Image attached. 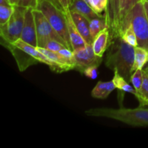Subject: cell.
<instances>
[{"mask_svg": "<svg viewBox=\"0 0 148 148\" xmlns=\"http://www.w3.org/2000/svg\"><path fill=\"white\" fill-rule=\"evenodd\" d=\"M134 62V47L126 43L120 36L110 41L105 60L106 66L117 70L127 80L130 81Z\"/></svg>", "mask_w": 148, "mask_h": 148, "instance_id": "obj_1", "label": "cell"}, {"mask_svg": "<svg viewBox=\"0 0 148 148\" xmlns=\"http://www.w3.org/2000/svg\"><path fill=\"white\" fill-rule=\"evenodd\" d=\"M85 113L89 116L112 119L133 127L148 126V108L140 106L136 108H120L118 109L95 108H90Z\"/></svg>", "mask_w": 148, "mask_h": 148, "instance_id": "obj_2", "label": "cell"}, {"mask_svg": "<svg viewBox=\"0 0 148 148\" xmlns=\"http://www.w3.org/2000/svg\"><path fill=\"white\" fill-rule=\"evenodd\" d=\"M36 9L44 14L52 27L64 39L68 49L72 50L68 31L67 18L64 10L49 0H39Z\"/></svg>", "mask_w": 148, "mask_h": 148, "instance_id": "obj_3", "label": "cell"}, {"mask_svg": "<svg viewBox=\"0 0 148 148\" xmlns=\"http://www.w3.org/2000/svg\"><path fill=\"white\" fill-rule=\"evenodd\" d=\"M129 24L132 25L137 36V46L148 50V20L143 0L135 4L122 22L120 27V33Z\"/></svg>", "mask_w": 148, "mask_h": 148, "instance_id": "obj_4", "label": "cell"}, {"mask_svg": "<svg viewBox=\"0 0 148 148\" xmlns=\"http://www.w3.org/2000/svg\"><path fill=\"white\" fill-rule=\"evenodd\" d=\"M27 8L19 5H14V12L9 21L6 24L0 25L1 42L13 43L20 39Z\"/></svg>", "mask_w": 148, "mask_h": 148, "instance_id": "obj_5", "label": "cell"}, {"mask_svg": "<svg viewBox=\"0 0 148 148\" xmlns=\"http://www.w3.org/2000/svg\"><path fill=\"white\" fill-rule=\"evenodd\" d=\"M35 20L36 24L38 38L37 47L43 48L45 43L49 40H55L64 45L66 48V43L64 39L59 35V33L52 27L51 23L47 20L44 14L38 9H33Z\"/></svg>", "mask_w": 148, "mask_h": 148, "instance_id": "obj_6", "label": "cell"}, {"mask_svg": "<svg viewBox=\"0 0 148 148\" xmlns=\"http://www.w3.org/2000/svg\"><path fill=\"white\" fill-rule=\"evenodd\" d=\"M75 60V69L83 72L85 68L92 65L99 66L103 59L94 53L92 44H87L84 47L73 51Z\"/></svg>", "mask_w": 148, "mask_h": 148, "instance_id": "obj_7", "label": "cell"}, {"mask_svg": "<svg viewBox=\"0 0 148 148\" xmlns=\"http://www.w3.org/2000/svg\"><path fill=\"white\" fill-rule=\"evenodd\" d=\"M13 44L14 46H17L20 49H23V51L27 53L28 54H30L32 57L34 58L35 59L38 61V62L40 63H43L45 64L48 65V66L50 67V69H51L53 72H56L57 73H61V72H66V71L72 70L69 67L65 66H62V65L58 64L55 63L53 61L51 60L49 57L46 56V55L43 54L42 52H40L38 49H37V47L36 46H31V45L28 44V43H25L23 40H22L21 39H18L17 40H16L14 43H13Z\"/></svg>", "mask_w": 148, "mask_h": 148, "instance_id": "obj_8", "label": "cell"}, {"mask_svg": "<svg viewBox=\"0 0 148 148\" xmlns=\"http://www.w3.org/2000/svg\"><path fill=\"white\" fill-rule=\"evenodd\" d=\"M105 18L110 31V41L120 36L119 0H108Z\"/></svg>", "mask_w": 148, "mask_h": 148, "instance_id": "obj_9", "label": "cell"}, {"mask_svg": "<svg viewBox=\"0 0 148 148\" xmlns=\"http://www.w3.org/2000/svg\"><path fill=\"white\" fill-rule=\"evenodd\" d=\"M20 39L31 46H38L37 30L35 20L33 8L27 7L25 14L23 28Z\"/></svg>", "mask_w": 148, "mask_h": 148, "instance_id": "obj_10", "label": "cell"}, {"mask_svg": "<svg viewBox=\"0 0 148 148\" xmlns=\"http://www.w3.org/2000/svg\"><path fill=\"white\" fill-rule=\"evenodd\" d=\"M1 43L2 46L7 48L11 52L17 62V64L20 72L26 70L29 66L36 64L38 62L36 59L32 57L30 54L26 53L23 49L14 46L13 43H7V42H1Z\"/></svg>", "mask_w": 148, "mask_h": 148, "instance_id": "obj_11", "label": "cell"}, {"mask_svg": "<svg viewBox=\"0 0 148 148\" xmlns=\"http://www.w3.org/2000/svg\"><path fill=\"white\" fill-rule=\"evenodd\" d=\"M70 11V10H69ZM71 17L77 29L82 36L87 44H92L93 39L90 30V20L82 14L75 11H70Z\"/></svg>", "mask_w": 148, "mask_h": 148, "instance_id": "obj_12", "label": "cell"}, {"mask_svg": "<svg viewBox=\"0 0 148 148\" xmlns=\"http://www.w3.org/2000/svg\"><path fill=\"white\" fill-rule=\"evenodd\" d=\"M66 13V18H67V25H68V31H69V39H70L71 46H72V51L75 50L79 48L84 47L87 45L86 41L85 39L82 38L80 33L77 29L73 20H72V17H71L70 11L66 10L65 11Z\"/></svg>", "mask_w": 148, "mask_h": 148, "instance_id": "obj_13", "label": "cell"}, {"mask_svg": "<svg viewBox=\"0 0 148 148\" xmlns=\"http://www.w3.org/2000/svg\"><path fill=\"white\" fill-rule=\"evenodd\" d=\"M110 44V31L108 27L103 30L95 38L92 42L94 53L99 57L103 58L104 53L108 49Z\"/></svg>", "mask_w": 148, "mask_h": 148, "instance_id": "obj_14", "label": "cell"}, {"mask_svg": "<svg viewBox=\"0 0 148 148\" xmlns=\"http://www.w3.org/2000/svg\"><path fill=\"white\" fill-rule=\"evenodd\" d=\"M69 10L77 12L82 14L89 20H91L95 17H102V16L98 15L92 10L90 5L88 2H86L85 0H74L73 2L69 5Z\"/></svg>", "mask_w": 148, "mask_h": 148, "instance_id": "obj_15", "label": "cell"}, {"mask_svg": "<svg viewBox=\"0 0 148 148\" xmlns=\"http://www.w3.org/2000/svg\"><path fill=\"white\" fill-rule=\"evenodd\" d=\"M115 89L116 88L113 80L108 82L99 81L91 91V95L97 99H106Z\"/></svg>", "mask_w": 148, "mask_h": 148, "instance_id": "obj_16", "label": "cell"}, {"mask_svg": "<svg viewBox=\"0 0 148 148\" xmlns=\"http://www.w3.org/2000/svg\"><path fill=\"white\" fill-rule=\"evenodd\" d=\"M37 49L40 51V52L46 55L47 57H49L51 60L53 61L55 63L58 64L62 65V66H68L71 69H75V65L72 63V62L66 59V57L59 53V52H54L49 51L48 49H45V48L41 47H37Z\"/></svg>", "mask_w": 148, "mask_h": 148, "instance_id": "obj_17", "label": "cell"}, {"mask_svg": "<svg viewBox=\"0 0 148 148\" xmlns=\"http://www.w3.org/2000/svg\"><path fill=\"white\" fill-rule=\"evenodd\" d=\"M112 80L116 89L123 91V92L133 94L134 95H135V97L137 95V92L135 88L133 86H131L127 82V79L124 77L121 76L117 70L114 71V76Z\"/></svg>", "mask_w": 148, "mask_h": 148, "instance_id": "obj_18", "label": "cell"}, {"mask_svg": "<svg viewBox=\"0 0 148 148\" xmlns=\"http://www.w3.org/2000/svg\"><path fill=\"white\" fill-rule=\"evenodd\" d=\"M148 63V50L140 46L134 47V62L133 65V72L137 69H143Z\"/></svg>", "mask_w": 148, "mask_h": 148, "instance_id": "obj_19", "label": "cell"}, {"mask_svg": "<svg viewBox=\"0 0 148 148\" xmlns=\"http://www.w3.org/2000/svg\"><path fill=\"white\" fill-rule=\"evenodd\" d=\"M106 27H108V25H107L105 15L102 17H95L90 20V30L91 36L93 40L98 36V33H101L103 30Z\"/></svg>", "mask_w": 148, "mask_h": 148, "instance_id": "obj_20", "label": "cell"}, {"mask_svg": "<svg viewBox=\"0 0 148 148\" xmlns=\"http://www.w3.org/2000/svg\"><path fill=\"white\" fill-rule=\"evenodd\" d=\"M136 98L140 102V106L145 107L148 106V75L145 70H143V85L137 92Z\"/></svg>", "mask_w": 148, "mask_h": 148, "instance_id": "obj_21", "label": "cell"}, {"mask_svg": "<svg viewBox=\"0 0 148 148\" xmlns=\"http://www.w3.org/2000/svg\"><path fill=\"white\" fill-rule=\"evenodd\" d=\"M120 37H121L126 43L131 45V46H134V47H137V46H138L137 36H136L132 25L131 24H129L128 25L126 26L125 27H124V28L121 30Z\"/></svg>", "mask_w": 148, "mask_h": 148, "instance_id": "obj_22", "label": "cell"}, {"mask_svg": "<svg viewBox=\"0 0 148 148\" xmlns=\"http://www.w3.org/2000/svg\"><path fill=\"white\" fill-rule=\"evenodd\" d=\"M142 0H119V23L120 27L124 21V19L127 17L132 9L135 6L137 3Z\"/></svg>", "mask_w": 148, "mask_h": 148, "instance_id": "obj_23", "label": "cell"}, {"mask_svg": "<svg viewBox=\"0 0 148 148\" xmlns=\"http://www.w3.org/2000/svg\"><path fill=\"white\" fill-rule=\"evenodd\" d=\"M14 12V6L0 4V25L6 24Z\"/></svg>", "mask_w": 148, "mask_h": 148, "instance_id": "obj_24", "label": "cell"}, {"mask_svg": "<svg viewBox=\"0 0 148 148\" xmlns=\"http://www.w3.org/2000/svg\"><path fill=\"white\" fill-rule=\"evenodd\" d=\"M108 1V0H89V4L98 15L103 16L102 12L106 10Z\"/></svg>", "mask_w": 148, "mask_h": 148, "instance_id": "obj_25", "label": "cell"}, {"mask_svg": "<svg viewBox=\"0 0 148 148\" xmlns=\"http://www.w3.org/2000/svg\"><path fill=\"white\" fill-rule=\"evenodd\" d=\"M143 81V69H137L132 75L130 78V82L135 88L137 92H138L141 88Z\"/></svg>", "mask_w": 148, "mask_h": 148, "instance_id": "obj_26", "label": "cell"}, {"mask_svg": "<svg viewBox=\"0 0 148 148\" xmlns=\"http://www.w3.org/2000/svg\"><path fill=\"white\" fill-rule=\"evenodd\" d=\"M43 48L48 49L49 51L54 52H59L62 49L66 48L64 44H62L60 42L57 41L55 40H49L45 43L44 46Z\"/></svg>", "mask_w": 148, "mask_h": 148, "instance_id": "obj_27", "label": "cell"}, {"mask_svg": "<svg viewBox=\"0 0 148 148\" xmlns=\"http://www.w3.org/2000/svg\"><path fill=\"white\" fill-rule=\"evenodd\" d=\"M98 67L97 65H92L84 69L82 73L91 79H95L98 77Z\"/></svg>", "mask_w": 148, "mask_h": 148, "instance_id": "obj_28", "label": "cell"}, {"mask_svg": "<svg viewBox=\"0 0 148 148\" xmlns=\"http://www.w3.org/2000/svg\"><path fill=\"white\" fill-rule=\"evenodd\" d=\"M39 0H18L17 5L24 7H32L36 9Z\"/></svg>", "mask_w": 148, "mask_h": 148, "instance_id": "obj_29", "label": "cell"}, {"mask_svg": "<svg viewBox=\"0 0 148 148\" xmlns=\"http://www.w3.org/2000/svg\"><path fill=\"white\" fill-rule=\"evenodd\" d=\"M60 2L61 5H62V8L64 9V11L69 10V0H59Z\"/></svg>", "mask_w": 148, "mask_h": 148, "instance_id": "obj_30", "label": "cell"}, {"mask_svg": "<svg viewBox=\"0 0 148 148\" xmlns=\"http://www.w3.org/2000/svg\"><path fill=\"white\" fill-rule=\"evenodd\" d=\"M143 3H144L145 10L146 15H147V20H148V1H143Z\"/></svg>", "mask_w": 148, "mask_h": 148, "instance_id": "obj_31", "label": "cell"}, {"mask_svg": "<svg viewBox=\"0 0 148 148\" xmlns=\"http://www.w3.org/2000/svg\"><path fill=\"white\" fill-rule=\"evenodd\" d=\"M49 1H51V2H53V4H56V5H57L59 7H60V8L63 9V8H62V5H61V4H60V2H59V0H49ZM63 10H64V9H63Z\"/></svg>", "mask_w": 148, "mask_h": 148, "instance_id": "obj_32", "label": "cell"}, {"mask_svg": "<svg viewBox=\"0 0 148 148\" xmlns=\"http://www.w3.org/2000/svg\"><path fill=\"white\" fill-rule=\"evenodd\" d=\"M0 4H5V5H11L8 0H0Z\"/></svg>", "mask_w": 148, "mask_h": 148, "instance_id": "obj_33", "label": "cell"}, {"mask_svg": "<svg viewBox=\"0 0 148 148\" xmlns=\"http://www.w3.org/2000/svg\"><path fill=\"white\" fill-rule=\"evenodd\" d=\"M9 1H10V4H11V5H17V1H18V0H8Z\"/></svg>", "mask_w": 148, "mask_h": 148, "instance_id": "obj_34", "label": "cell"}, {"mask_svg": "<svg viewBox=\"0 0 148 148\" xmlns=\"http://www.w3.org/2000/svg\"><path fill=\"white\" fill-rule=\"evenodd\" d=\"M74 1V0H69V5H70L71 4H72V2Z\"/></svg>", "mask_w": 148, "mask_h": 148, "instance_id": "obj_35", "label": "cell"}, {"mask_svg": "<svg viewBox=\"0 0 148 148\" xmlns=\"http://www.w3.org/2000/svg\"><path fill=\"white\" fill-rule=\"evenodd\" d=\"M145 72H147V75H148V66H147V67L145 69Z\"/></svg>", "mask_w": 148, "mask_h": 148, "instance_id": "obj_36", "label": "cell"}, {"mask_svg": "<svg viewBox=\"0 0 148 148\" xmlns=\"http://www.w3.org/2000/svg\"><path fill=\"white\" fill-rule=\"evenodd\" d=\"M85 1H86V2H88V4H89V0H85Z\"/></svg>", "mask_w": 148, "mask_h": 148, "instance_id": "obj_37", "label": "cell"}, {"mask_svg": "<svg viewBox=\"0 0 148 148\" xmlns=\"http://www.w3.org/2000/svg\"><path fill=\"white\" fill-rule=\"evenodd\" d=\"M143 1H148V0H143Z\"/></svg>", "mask_w": 148, "mask_h": 148, "instance_id": "obj_38", "label": "cell"}]
</instances>
